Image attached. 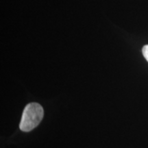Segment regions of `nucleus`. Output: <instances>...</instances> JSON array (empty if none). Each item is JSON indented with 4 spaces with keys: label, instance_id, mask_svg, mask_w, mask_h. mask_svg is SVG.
Returning <instances> with one entry per match:
<instances>
[{
    "label": "nucleus",
    "instance_id": "f257e3e1",
    "mask_svg": "<svg viewBox=\"0 0 148 148\" xmlns=\"http://www.w3.org/2000/svg\"><path fill=\"white\" fill-rule=\"evenodd\" d=\"M43 115V108L39 103H30L27 104L22 114L19 125L21 130L23 132L32 130L40 123Z\"/></svg>",
    "mask_w": 148,
    "mask_h": 148
},
{
    "label": "nucleus",
    "instance_id": "f03ea898",
    "mask_svg": "<svg viewBox=\"0 0 148 148\" xmlns=\"http://www.w3.org/2000/svg\"><path fill=\"white\" fill-rule=\"evenodd\" d=\"M142 52H143V55L145 60L148 62V45H146L143 46V49H142Z\"/></svg>",
    "mask_w": 148,
    "mask_h": 148
}]
</instances>
